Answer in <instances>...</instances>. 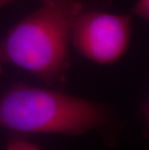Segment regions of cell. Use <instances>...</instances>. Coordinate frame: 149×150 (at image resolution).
I'll list each match as a JSON object with an SVG mask.
<instances>
[{"instance_id":"obj_1","label":"cell","mask_w":149,"mask_h":150,"mask_svg":"<svg viewBox=\"0 0 149 150\" xmlns=\"http://www.w3.org/2000/svg\"><path fill=\"white\" fill-rule=\"evenodd\" d=\"M0 128L17 134L78 137L100 133L116 139V118L106 105L55 89L15 83L0 94Z\"/></svg>"},{"instance_id":"obj_2","label":"cell","mask_w":149,"mask_h":150,"mask_svg":"<svg viewBox=\"0 0 149 150\" xmlns=\"http://www.w3.org/2000/svg\"><path fill=\"white\" fill-rule=\"evenodd\" d=\"M84 0H41L40 7L0 42V66L12 64L49 86L63 85L70 67L69 44Z\"/></svg>"},{"instance_id":"obj_3","label":"cell","mask_w":149,"mask_h":150,"mask_svg":"<svg viewBox=\"0 0 149 150\" xmlns=\"http://www.w3.org/2000/svg\"><path fill=\"white\" fill-rule=\"evenodd\" d=\"M131 34L130 16L85 9L73 22L70 42L84 58L107 65L124 55Z\"/></svg>"},{"instance_id":"obj_4","label":"cell","mask_w":149,"mask_h":150,"mask_svg":"<svg viewBox=\"0 0 149 150\" xmlns=\"http://www.w3.org/2000/svg\"><path fill=\"white\" fill-rule=\"evenodd\" d=\"M5 150H42L40 146L18 135H13L8 139Z\"/></svg>"},{"instance_id":"obj_5","label":"cell","mask_w":149,"mask_h":150,"mask_svg":"<svg viewBox=\"0 0 149 150\" xmlns=\"http://www.w3.org/2000/svg\"><path fill=\"white\" fill-rule=\"evenodd\" d=\"M134 13L149 21V0H138L134 7Z\"/></svg>"},{"instance_id":"obj_6","label":"cell","mask_w":149,"mask_h":150,"mask_svg":"<svg viewBox=\"0 0 149 150\" xmlns=\"http://www.w3.org/2000/svg\"><path fill=\"white\" fill-rule=\"evenodd\" d=\"M145 122H146V128L149 133V100L147 102L146 108H145Z\"/></svg>"},{"instance_id":"obj_7","label":"cell","mask_w":149,"mask_h":150,"mask_svg":"<svg viewBox=\"0 0 149 150\" xmlns=\"http://www.w3.org/2000/svg\"><path fill=\"white\" fill-rule=\"evenodd\" d=\"M11 1H13V0H0V9H2L5 5H7Z\"/></svg>"}]
</instances>
